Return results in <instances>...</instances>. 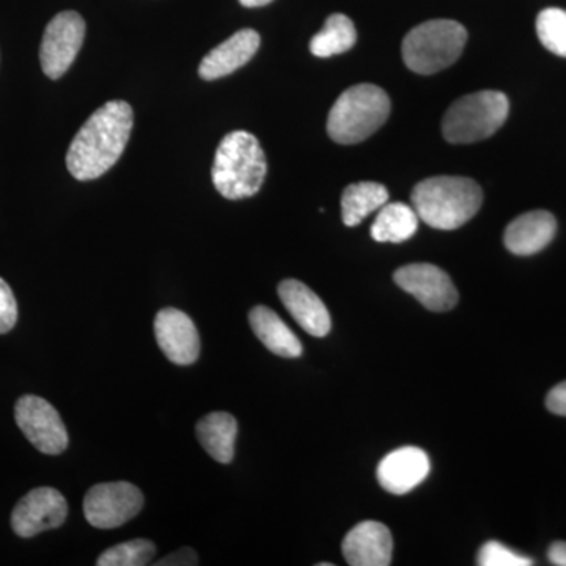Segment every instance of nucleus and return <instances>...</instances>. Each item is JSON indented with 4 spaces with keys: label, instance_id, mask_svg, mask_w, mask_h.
Here are the masks:
<instances>
[{
    "label": "nucleus",
    "instance_id": "nucleus-19",
    "mask_svg": "<svg viewBox=\"0 0 566 566\" xmlns=\"http://www.w3.org/2000/svg\"><path fill=\"white\" fill-rule=\"evenodd\" d=\"M197 439L208 455L218 463H232L237 444L238 422L229 412H211L199 420Z\"/></svg>",
    "mask_w": 566,
    "mask_h": 566
},
{
    "label": "nucleus",
    "instance_id": "nucleus-22",
    "mask_svg": "<svg viewBox=\"0 0 566 566\" xmlns=\"http://www.w3.org/2000/svg\"><path fill=\"white\" fill-rule=\"evenodd\" d=\"M356 40L357 33L353 21L342 13L331 14L322 31L311 40V52L315 57H333L352 50Z\"/></svg>",
    "mask_w": 566,
    "mask_h": 566
},
{
    "label": "nucleus",
    "instance_id": "nucleus-16",
    "mask_svg": "<svg viewBox=\"0 0 566 566\" xmlns=\"http://www.w3.org/2000/svg\"><path fill=\"white\" fill-rule=\"evenodd\" d=\"M260 35L252 29L234 33L218 48L208 52L200 62L199 74L205 81L229 76L251 61L260 48Z\"/></svg>",
    "mask_w": 566,
    "mask_h": 566
},
{
    "label": "nucleus",
    "instance_id": "nucleus-23",
    "mask_svg": "<svg viewBox=\"0 0 566 566\" xmlns=\"http://www.w3.org/2000/svg\"><path fill=\"white\" fill-rule=\"evenodd\" d=\"M156 554L155 543L150 539H132L104 551L96 560L98 566H144L150 565Z\"/></svg>",
    "mask_w": 566,
    "mask_h": 566
},
{
    "label": "nucleus",
    "instance_id": "nucleus-18",
    "mask_svg": "<svg viewBox=\"0 0 566 566\" xmlns=\"http://www.w3.org/2000/svg\"><path fill=\"white\" fill-rule=\"evenodd\" d=\"M249 323L253 333L275 356L294 359L303 354V344L286 326L285 322L266 305H256L249 312Z\"/></svg>",
    "mask_w": 566,
    "mask_h": 566
},
{
    "label": "nucleus",
    "instance_id": "nucleus-26",
    "mask_svg": "<svg viewBox=\"0 0 566 566\" xmlns=\"http://www.w3.org/2000/svg\"><path fill=\"white\" fill-rule=\"evenodd\" d=\"M18 322V304L9 283L0 277V334L13 329Z\"/></svg>",
    "mask_w": 566,
    "mask_h": 566
},
{
    "label": "nucleus",
    "instance_id": "nucleus-27",
    "mask_svg": "<svg viewBox=\"0 0 566 566\" xmlns=\"http://www.w3.org/2000/svg\"><path fill=\"white\" fill-rule=\"evenodd\" d=\"M156 566H193L199 565V556L192 547H181L177 553L169 554L163 560L155 562Z\"/></svg>",
    "mask_w": 566,
    "mask_h": 566
},
{
    "label": "nucleus",
    "instance_id": "nucleus-4",
    "mask_svg": "<svg viewBox=\"0 0 566 566\" xmlns=\"http://www.w3.org/2000/svg\"><path fill=\"white\" fill-rule=\"evenodd\" d=\"M390 99L381 87L359 84L342 93L327 117V134L342 145L364 142L385 125Z\"/></svg>",
    "mask_w": 566,
    "mask_h": 566
},
{
    "label": "nucleus",
    "instance_id": "nucleus-6",
    "mask_svg": "<svg viewBox=\"0 0 566 566\" xmlns=\"http://www.w3.org/2000/svg\"><path fill=\"white\" fill-rule=\"evenodd\" d=\"M509 112L510 103L504 93H471L446 112L442 133L450 144H474L493 136L506 122Z\"/></svg>",
    "mask_w": 566,
    "mask_h": 566
},
{
    "label": "nucleus",
    "instance_id": "nucleus-10",
    "mask_svg": "<svg viewBox=\"0 0 566 566\" xmlns=\"http://www.w3.org/2000/svg\"><path fill=\"white\" fill-rule=\"evenodd\" d=\"M394 281L428 311H452L458 304V290L452 279L434 264H408L395 271Z\"/></svg>",
    "mask_w": 566,
    "mask_h": 566
},
{
    "label": "nucleus",
    "instance_id": "nucleus-13",
    "mask_svg": "<svg viewBox=\"0 0 566 566\" xmlns=\"http://www.w3.org/2000/svg\"><path fill=\"white\" fill-rule=\"evenodd\" d=\"M430 458L419 447H401L382 458L376 469L379 485L387 493L405 495L411 493L415 488L430 475Z\"/></svg>",
    "mask_w": 566,
    "mask_h": 566
},
{
    "label": "nucleus",
    "instance_id": "nucleus-7",
    "mask_svg": "<svg viewBox=\"0 0 566 566\" xmlns=\"http://www.w3.org/2000/svg\"><path fill=\"white\" fill-rule=\"evenodd\" d=\"M144 494L129 482L99 483L84 499V516L96 528H115L139 515Z\"/></svg>",
    "mask_w": 566,
    "mask_h": 566
},
{
    "label": "nucleus",
    "instance_id": "nucleus-24",
    "mask_svg": "<svg viewBox=\"0 0 566 566\" xmlns=\"http://www.w3.org/2000/svg\"><path fill=\"white\" fill-rule=\"evenodd\" d=\"M536 33L543 46L553 54L566 57V11L546 9L536 18Z\"/></svg>",
    "mask_w": 566,
    "mask_h": 566
},
{
    "label": "nucleus",
    "instance_id": "nucleus-8",
    "mask_svg": "<svg viewBox=\"0 0 566 566\" xmlns=\"http://www.w3.org/2000/svg\"><path fill=\"white\" fill-rule=\"evenodd\" d=\"M85 39V21L76 11H62L52 18L44 31L40 48L43 73L59 80L80 54Z\"/></svg>",
    "mask_w": 566,
    "mask_h": 566
},
{
    "label": "nucleus",
    "instance_id": "nucleus-25",
    "mask_svg": "<svg viewBox=\"0 0 566 566\" xmlns=\"http://www.w3.org/2000/svg\"><path fill=\"white\" fill-rule=\"evenodd\" d=\"M476 564L480 566H531L534 565V560L521 556L502 543L488 542L480 547Z\"/></svg>",
    "mask_w": 566,
    "mask_h": 566
},
{
    "label": "nucleus",
    "instance_id": "nucleus-2",
    "mask_svg": "<svg viewBox=\"0 0 566 566\" xmlns=\"http://www.w3.org/2000/svg\"><path fill=\"white\" fill-rule=\"evenodd\" d=\"M411 200L420 221L436 230H457L482 208L483 192L471 178L433 177L416 186Z\"/></svg>",
    "mask_w": 566,
    "mask_h": 566
},
{
    "label": "nucleus",
    "instance_id": "nucleus-1",
    "mask_svg": "<svg viewBox=\"0 0 566 566\" xmlns=\"http://www.w3.org/2000/svg\"><path fill=\"white\" fill-rule=\"evenodd\" d=\"M134 125L133 107L109 102L93 112L71 142L66 167L76 180L102 177L120 159Z\"/></svg>",
    "mask_w": 566,
    "mask_h": 566
},
{
    "label": "nucleus",
    "instance_id": "nucleus-5",
    "mask_svg": "<svg viewBox=\"0 0 566 566\" xmlns=\"http://www.w3.org/2000/svg\"><path fill=\"white\" fill-rule=\"evenodd\" d=\"M465 41L468 32L460 22L427 21L405 36L401 52L409 70L419 74H434L460 59Z\"/></svg>",
    "mask_w": 566,
    "mask_h": 566
},
{
    "label": "nucleus",
    "instance_id": "nucleus-21",
    "mask_svg": "<svg viewBox=\"0 0 566 566\" xmlns=\"http://www.w3.org/2000/svg\"><path fill=\"white\" fill-rule=\"evenodd\" d=\"M389 200V191L375 181L349 185L342 196V218L346 227H356L371 214L381 210Z\"/></svg>",
    "mask_w": 566,
    "mask_h": 566
},
{
    "label": "nucleus",
    "instance_id": "nucleus-17",
    "mask_svg": "<svg viewBox=\"0 0 566 566\" xmlns=\"http://www.w3.org/2000/svg\"><path fill=\"white\" fill-rule=\"evenodd\" d=\"M556 232V218L551 212L531 211L506 227L504 243L515 255H534L554 240Z\"/></svg>",
    "mask_w": 566,
    "mask_h": 566
},
{
    "label": "nucleus",
    "instance_id": "nucleus-14",
    "mask_svg": "<svg viewBox=\"0 0 566 566\" xmlns=\"http://www.w3.org/2000/svg\"><path fill=\"white\" fill-rule=\"evenodd\" d=\"M342 551L349 565L387 566L392 564V534L378 521H364L345 536Z\"/></svg>",
    "mask_w": 566,
    "mask_h": 566
},
{
    "label": "nucleus",
    "instance_id": "nucleus-20",
    "mask_svg": "<svg viewBox=\"0 0 566 566\" xmlns=\"http://www.w3.org/2000/svg\"><path fill=\"white\" fill-rule=\"evenodd\" d=\"M419 216L409 205L386 203L371 226V238L378 243H405L419 229Z\"/></svg>",
    "mask_w": 566,
    "mask_h": 566
},
{
    "label": "nucleus",
    "instance_id": "nucleus-29",
    "mask_svg": "<svg viewBox=\"0 0 566 566\" xmlns=\"http://www.w3.org/2000/svg\"><path fill=\"white\" fill-rule=\"evenodd\" d=\"M547 558L551 564L566 566V542H556L547 551Z\"/></svg>",
    "mask_w": 566,
    "mask_h": 566
},
{
    "label": "nucleus",
    "instance_id": "nucleus-15",
    "mask_svg": "<svg viewBox=\"0 0 566 566\" xmlns=\"http://www.w3.org/2000/svg\"><path fill=\"white\" fill-rule=\"evenodd\" d=\"M279 297L286 311L305 333L326 337L331 333V315L323 301L305 283L286 279L279 285Z\"/></svg>",
    "mask_w": 566,
    "mask_h": 566
},
{
    "label": "nucleus",
    "instance_id": "nucleus-9",
    "mask_svg": "<svg viewBox=\"0 0 566 566\" xmlns=\"http://www.w3.org/2000/svg\"><path fill=\"white\" fill-rule=\"evenodd\" d=\"M14 419L29 442L41 453L61 455L69 447V431L50 401L36 395H24L14 408Z\"/></svg>",
    "mask_w": 566,
    "mask_h": 566
},
{
    "label": "nucleus",
    "instance_id": "nucleus-3",
    "mask_svg": "<svg viewBox=\"0 0 566 566\" xmlns=\"http://www.w3.org/2000/svg\"><path fill=\"white\" fill-rule=\"evenodd\" d=\"M266 170V156L259 139L248 132H233L219 144L211 177L222 197L241 200L260 191Z\"/></svg>",
    "mask_w": 566,
    "mask_h": 566
},
{
    "label": "nucleus",
    "instance_id": "nucleus-11",
    "mask_svg": "<svg viewBox=\"0 0 566 566\" xmlns=\"http://www.w3.org/2000/svg\"><path fill=\"white\" fill-rule=\"evenodd\" d=\"M69 515L65 497L54 488H36L14 506L11 528L22 538H31L51 528L61 527Z\"/></svg>",
    "mask_w": 566,
    "mask_h": 566
},
{
    "label": "nucleus",
    "instance_id": "nucleus-28",
    "mask_svg": "<svg viewBox=\"0 0 566 566\" xmlns=\"http://www.w3.org/2000/svg\"><path fill=\"white\" fill-rule=\"evenodd\" d=\"M546 408L553 415L566 417V381L551 389L546 397Z\"/></svg>",
    "mask_w": 566,
    "mask_h": 566
},
{
    "label": "nucleus",
    "instance_id": "nucleus-30",
    "mask_svg": "<svg viewBox=\"0 0 566 566\" xmlns=\"http://www.w3.org/2000/svg\"><path fill=\"white\" fill-rule=\"evenodd\" d=\"M273 0H240L241 6L248 7V9H256V7H264Z\"/></svg>",
    "mask_w": 566,
    "mask_h": 566
},
{
    "label": "nucleus",
    "instance_id": "nucleus-12",
    "mask_svg": "<svg viewBox=\"0 0 566 566\" xmlns=\"http://www.w3.org/2000/svg\"><path fill=\"white\" fill-rule=\"evenodd\" d=\"M155 335L170 363L191 365L199 359V331L185 312L174 307L163 308L155 318Z\"/></svg>",
    "mask_w": 566,
    "mask_h": 566
}]
</instances>
